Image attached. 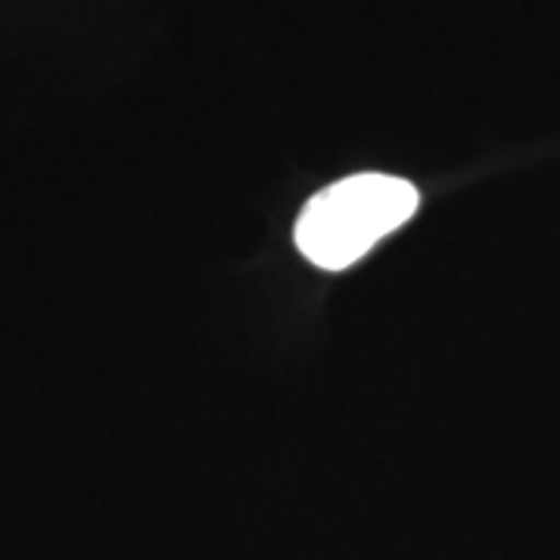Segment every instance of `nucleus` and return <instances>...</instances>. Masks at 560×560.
Instances as JSON below:
<instances>
[{
	"instance_id": "nucleus-1",
	"label": "nucleus",
	"mask_w": 560,
	"mask_h": 560,
	"mask_svg": "<svg viewBox=\"0 0 560 560\" xmlns=\"http://www.w3.org/2000/svg\"><path fill=\"white\" fill-rule=\"evenodd\" d=\"M415 184L396 175L361 172L315 194L296 221V246L327 271H342L418 212Z\"/></svg>"
}]
</instances>
